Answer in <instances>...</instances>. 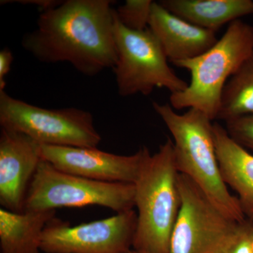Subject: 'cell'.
Listing matches in <instances>:
<instances>
[{"mask_svg":"<svg viewBox=\"0 0 253 253\" xmlns=\"http://www.w3.org/2000/svg\"><path fill=\"white\" fill-rule=\"evenodd\" d=\"M111 0H66L42 11L23 48L42 62H67L95 76L117 61L116 11Z\"/></svg>","mask_w":253,"mask_h":253,"instance_id":"6da1fadb","label":"cell"},{"mask_svg":"<svg viewBox=\"0 0 253 253\" xmlns=\"http://www.w3.org/2000/svg\"><path fill=\"white\" fill-rule=\"evenodd\" d=\"M153 107L172 134L178 172L194 181L228 217L245 220L239 199L230 194L221 176L212 120L197 109L178 114L169 104L154 102Z\"/></svg>","mask_w":253,"mask_h":253,"instance_id":"7a4b0ae2","label":"cell"},{"mask_svg":"<svg viewBox=\"0 0 253 253\" xmlns=\"http://www.w3.org/2000/svg\"><path fill=\"white\" fill-rule=\"evenodd\" d=\"M173 141L168 139L151 155L136 181L137 224L133 249L169 253L173 228L181 208Z\"/></svg>","mask_w":253,"mask_h":253,"instance_id":"3957f363","label":"cell"},{"mask_svg":"<svg viewBox=\"0 0 253 253\" xmlns=\"http://www.w3.org/2000/svg\"><path fill=\"white\" fill-rule=\"evenodd\" d=\"M252 55L253 27L236 20L204 54L173 63L187 70L191 79L184 91L171 94L169 104L174 110H199L212 121L215 120L224 86Z\"/></svg>","mask_w":253,"mask_h":253,"instance_id":"277c9868","label":"cell"},{"mask_svg":"<svg viewBox=\"0 0 253 253\" xmlns=\"http://www.w3.org/2000/svg\"><path fill=\"white\" fill-rule=\"evenodd\" d=\"M90 206L108 208L117 213L133 210L135 186L73 175L42 159L28 188L23 212Z\"/></svg>","mask_w":253,"mask_h":253,"instance_id":"5b68a950","label":"cell"},{"mask_svg":"<svg viewBox=\"0 0 253 253\" xmlns=\"http://www.w3.org/2000/svg\"><path fill=\"white\" fill-rule=\"evenodd\" d=\"M0 125L41 145L97 148L101 141L89 111L77 108L49 109L15 99L0 91Z\"/></svg>","mask_w":253,"mask_h":253,"instance_id":"8992f818","label":"cell"},{"mask_svg":"<svg viewBox=\"0 0 253 253\" xmlns=\"http://www.w3.org/2000/svg\"><path fill=\"white\" fill-rule=\"evenodd\" d=\"M114 31L117 61L113 71L121 96L149 95L156 87L166 88L171 94L187 88L189 84L169 67L167 56L149 28L128 29L116 16Z\"/></svg>","mask_w":253,"mask_h":253,"instance_id":"52a82bcc","label":"cell"},{"mask_svg":"<svg viewBox=\"0 0 253 253\" xmlns=\"http://www.w3.org/2000/svg\"><path fill=\"white\" fill-rule=\"evenodd\" d=\"M181 208L169 253H221L239 222L226 216L199 186L179 173Z\"/></svg>","mask_w":253,"mask_h":253,"instance_id":"ba28073f","label":"cell"},{"mask_svg":"<svg viewBox=\"0 0 253 253\" xmlns=\"http://www.w3.org/2000/svg\"><path fill=\"white\" fill-rule=\"evenodd\" d=\"M136 224L134 210L75 226L55 217L43 231L41 250L45 253H126L132 246Z\"/></svg>","mask_w":253,"mask_h":253,"instance_id":"9c48e42d","label":"cell"},{"mask_svg":"<svg viewBox=\"0 0 253 253\" xmlns=\"http://www.w3.org/2000/svg\"><path fill=\"white\" fill-rule=\"evenodd\" d=\"M151 153L143 146L130 156L97 148L42 145V159L61 172L105 182L135 184Z\"/></svg>","mask_w":253,"mask_h":253,"instance_id":"30bf717a","label":"cell"},{"mask_svg":"<svg viewBox=\"0 0 253 253\" xmlns=\"http://www.w3.org/2000/svg\"><path fill=\"white\" fill-rule=\"evenodd\" d=\"M42 161V145L23 133L1 127L0 136V204L23 212L28 188Z\"/></svg>","mask_w":253,"mask_h":253,"instance_id":"8fae6325","label":"cell"},{"mask_svg":"<svg viewBox=\"0 0 253 253\" xmlns=\"http://www.w3.org/2000/svg\"><path fill=\"white\" fill-rule=\"evenodd\" d=\"M149 28L172 63L197 57L218 41L215 32L189 22L155 1Z\"/></svg>","mask_w":253,"mask_h":253,"instance_id":"7c38bea8","label":"cell"},{"mask_svg":"<svg viewBox=\"0 0 253 253\" xmlns=\"http://www.w3.org/2000/svg\"><path fill=\"white\" fill-rule=\"evenodd\" d=\"M213 135L223 180L238 194L245 217L253 221V155L219 123H213Z\"/></svg>","mask_w":253,"mask_h":253,"instance_id":"4fadbf2b","label":"cell"},{"mask_svg":"<svg viewBox=\"0 0 253 253\" xmlns=\"http://www.w3.org/2000/svg\"><path fill=\"white\" fill-rule=\"evenodd\" d=\"M159 3L173 14L215 33L227 23L253 15V0H162Z\"/></svg>","mask_w":253,"mask_h":253,"instance_id":"5bb4252c","label":"cell"},{"mask_svg":"<svg viewBox=\"0 0 253 253\" xmlns=\"http://www.w3.org/2000/svg\"><path fill=\"white\" fill-rule=\"evenodd\" d=\"M56 211L16 212L0 209L1 253H40L41 237Z\"/></svg>","mask_w":253,"mask_h":253,"instance_id":"9a60e30c","label":"cell"},{"mask_svg":"<svg viewBox=\"0 0 253 253\" xmlns=\"http://www.w3.org/2000/svg\"><path fill=\"white\" fill-rule=\"evenodd\" d=\"M253 115V55L230 78L221 92L216 119L228 122Z\"/></svg>","mask_w":253,"mask_h":253,"instance_id":"2e32d148","label":"cell"},{"mask_svg":"<svg viewBox=\"0 0 253 253\" xmlns=\"http://www.w3.org/2000/svg\"><path fill=\"white\" fill-rule=\"evenodd\" d=\"M154 2L151 0H126L115 9L116 18L128 29L144 31L149 28Z\"/></svg>","mask_w":253,"mask_h":253,"instance_id":"e0dca14e","label":"cell"},{"mask_svg":"<svg viewBox=\"0 0 253 253\" xmlns=\"http://www.w3.org/2000/svg\"><path fill=\"white\" fill-rule=\"evenodd\" d=\"M221 253H253V221L239 222L235 233Z\"/></svg>","mask_w":253,"mask_h":253,"instance_id":"ac0fdd59","label":"cell"},{"mask_svg":"<svg viewBox=\"0 0 253 253\" xmlns=\"http://www.w3.org/2000/svg\"><path fill=\"white\" fill-rule=\"evenodd\" d=\"M225 129L236 142L253 151V115L228 121Z\"/></svg>","mask_w":253,"mask_h":253,"instance_id":"d6986e66","label":"cell"},{"mask_svg":"<svg viewBox=\"0 0 253 253\" xmlns=\"http://www.w3.org/2000/svg\"><path fill=\"white\" fill-rule=\"evenodd\" d=\"M14 61L12 52L9 48H4L0 51V91H4L6 86L5 78L11 70Z\"/></svg>","mask_w":253,"mask_h":253,"instance_id":"ffe728a7","label":"cell"},{"mask_svg":"<svg viewBox=\"0 0 253 253\" xmlns=\"http://www.w3.org/2000/svg\"><path fill=\"white\" fill-rule=\"evenodd\" d=\"M11 1L18 2L19 4L34 5L41 8L42 11L56 7L62 2V1L59 0H18Z\"/></svg>","mask_w":253,"mask_h":253,"instance_id":"44dd1931","label":"cell"},{"mask_svg":"<svg viewBox=\"0 0 253 253\" xmlns=\"http://www.w3.org/2000/svg\"><path fill=\"white\" fill-rule=\"evenodd\" d=\"M126 253H146L141 252V251H136V250H134V249H130V250H129V251H128L127 252H126Z\"/></svg>","mask_w":253,"mask_h":253,"instance_id":"7402d4cb","label":"cell"}]
</instances>
